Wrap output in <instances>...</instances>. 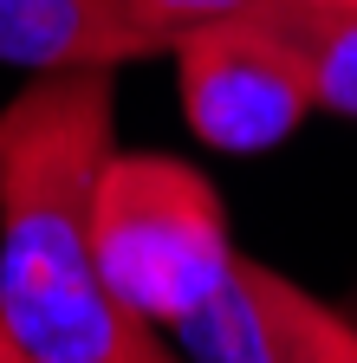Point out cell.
<instances>
[{"label": "cell", "mask_w": 357, "mask_h": 363, "mask_svg": "<svg viewBox=\"0 0 357 363\" xmlns=\"http://www.w3.org/2000/svg\"><path fill=\"white\" fill-rule=\"evenodd\" d=\"M305 72H312V104L331 117H357V13L344 20H286Z\"/></svg>", "instance_id": "6"}, {"label": "cell", "mask_w": 357, "mask_h": 363, "mask_svg": "<svg viewBox=\"0 0 357 363\" xmlns=\"http://www.w3.org/2000/svg\"><path fill=\"white\" fill-rule=\"evenodd\" d=\"M280 13L286 20H344V13H357V0H280Z\"/></svg>", "instance_id": "8"}, {"label": "cell", "mask_w": 357, "mask_h": 363, "mask_svg": "<svg viewBox=\"0 0 357 363\" xmlns=\"http://www.w3.org/2000/svg\"><path fill=\"white\" fill-rule=\"evenodd\" d=\"M325 363H357V325L338 311V325H331V350H325Z\"/></svg>", "instance_id": "9"}, {"label": "cell", "mask_w": 357, "mask_h": 363, "mask_svg": "<svg viewBox=\"0 0 357 363\" xmlns=\"http://www.w3.org/2000/svg\"><path fill=\"white\" fill-rule=\"evenodd\" d=\"M163 45L123 0H0V65L26 72H111Z\"/></svg>", "instance_id": "5"}, {"label": "cell", "mask_w": 357, "mask_h": 363, "mask_svg": "<svg viewBox=\"0 0 357 363\" xmlns=\"http://www.w3.org/2000/svg\"><path fill=\"white\" fill-rule=\"evenodd\" d=\"M92 240L98 272L117 305L143 325H182L195 318L234 272V240L221 195L208 175L175 156H104L98 195H92Z\"/></svg>", "instance_id": "2"}, {"label": "cell", "mask_w": 357, "mask_h": 363, "mask_svg": "<svg viewBox=\"0 0 357 363\" xmlns=\"http://www.w3.org/2000/svg\"><path fill=\"white\" fill-rule=\"evenodd\" d=\"M175 91L182 117L208 150L260 156L319 111L312 104V72L286 20H241L208 26L175 45Z\"/></svg>", "instance_id": "3"}, {"label": "cell", "mask_w": 357, "mask_h": 363, "mask_svg": "<svg viewBox=\"0 0 357 363\" xmlns=\"http://www.w3.org/2000/svg\"><path fill=\"white\" fill-rule=\"evenodd\" d=\"M338 311L299 292L286 272L234 253V272L195 318L175 325L195 363H325Z\"/></svg>", "instance_id": "4"}, {"label": "cell", "mask_w": 357, "mask_h": 363, "mask_svg": "<svg viewBox=\"0 0 357 363\" xmlns=\"http://www.w3.org/2000/svg\"><path fill=\"white\" fill-rule=\"evenodd\" d=\"M111 123V72H39L0 111V331L33 363L156 357L150 325L104 286L92 240Z\"/></svg>", "instance_id": "1"}, {"label": "cell", "mask_w": 357, "mask_h": 363, "mask_svg": "<svg viewBox=\"0 0 357 363\" xmlns=\"http://www.w3.org/2000/svg\"><path fill=\"white\" fill-rule=\"evenodd\" d=\"M0 363H33V357H26V350H20V344H13L7 331H0Z\"/></svg>", "instance_id": "10"}, {"label": "cell", "mask_w": 357, "mask_h": 363, "mask_svg": "<svg viewBox=\"0 0 357 363\" xmlns=\"http://www.w3.org/2000/svg\"><path fill=\"white\" fill-rule=\"evenodd\" d=\"M150 363H169V357H163V350H156V357H150Z\"/></svg>", "instance_id": "11"}, {"label": "cell", "mask_w": 357, "mask_h": 363, "mask_svg": "<svg viewBox=\"0 0 357 363\" xmlns=\"http://www.w3.org/2000/svg\"><path fill=\"white\" fill-rule=\"evenodd\" d=\"M130 13L143 20V33L175 52L189 33H208V26H241V20H286L280 0H123Z\"/></svg>", "instance_id": "7"}]
</instances>
